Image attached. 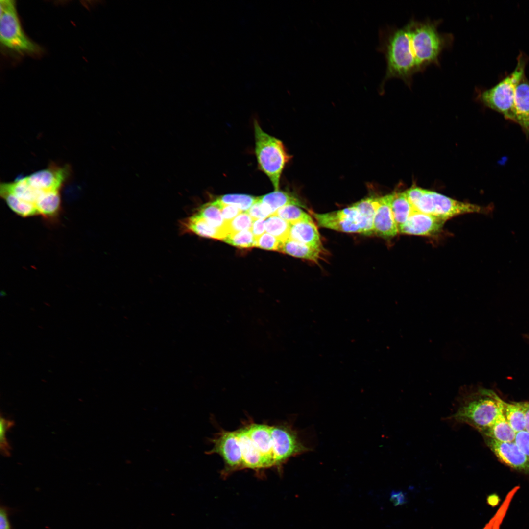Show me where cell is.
<instances>
[{"label":"cell","instance_id":"1","mask_svg":"<svg viewBox=\"0 0 529 529\" xmlns=\"http://www.w3.org/2000/svg\"><path fill=\"white\" fill-rule=\"evenodd\" d=\"M440 20H410L401 27L386 25L379 30L377 50L385 59L386 69L378 90L384 92L385 83L392 78L401 79L409 88L413 76L428 66H439L442 51L451 47L453 36L441 33Z\"/></svg>","mask_w":529,"mask_h":529},{"label":"cell","instance_id":"2","mask_svg":"<svg viewBox=\"0 0 529 529\" xmlns=\"http://www.w3.org/2000/svg\"><path fill=\"white\" fill-rule=\"evenodd\" d=\"M502 411L501 399L493 392L482 390L463 394L456 412L450 418L482 433L494 424Z\"/></svg>","mask_w":529,"mask_h":529},{"label":"cell","instance_id":"3","mask_svg":"<svg viewBox=\"0 0 529 529\" xmlns=\"http://www.w3.org/2000/svg\"><path fill=\"white\" fill-rule=\"evenodd\" d=\"M255 154L258 165L278 191L284 168L290 157L282 142L265 132L257 121H254Z\"/></svg>","mask_w":529,"mask_h":529},{"label":"cell","instance_id":"4","mask_svg":"<svg viewBox=\"0 0 529 529\" xmlns=\"http://www.w3.org/2000/svg\"><path fill=\"white\" fill-rule=\"evenodd\" d=\"M527 59L521 54L513 71L493 87L482 90L478 98L485 106L502 114L510 120L516 87L525 76Z\"/></svg>","mask_w":529,"mask_h":529},{"label":"cell","instance_id":"5","mask_svg":"<svg viewBox=\"0 0 529 529\" xmlns=\"http://www.w3.org/2000/svg\"><path fill=\"white\" fill-rule=\"evenodd\" d=\"M0 40L6 48L20 54L38 55L41 48L24 33L14 0L0 1Z\"/></svg>","mask_w":529,"mask_h":529},{"label":"cell","instance_id":"6","mask_svg":"<svg viewBox=\"0 0 529 529\" xmlns=\"http://www.w3.org/2000/svg\"><path fill=\"white\" fill-rule=\"evenodd\" d=\"M272 449L276 465L281 467L290 457L309 451L297 432L288 425L271 426Z\"/></svg>","mask_w":529,"mask_h":529},{"label":"cell","instance_id":"7","mask_svg":"<svg viewBox=\"0 0 529 529\" xmlns=\"http://www.w3.org/2000/svg\"><path fill=\"white\" fill-rule=\"evenodd\" d=\"M213 447L208 454H217L223 459L225 468L222 475L243 469L242 454L236 431H222L212 439Z\"/></svg>","mask_w":529,"mask_h":529},{"label":"cell","instance_id":"8","mask_svg":"<svg viewBox=\"0 0 529 529\" xmlns=\"http://www.w3.org/2000/svg\"><path fill=\"white\" fill-rule=\"evenodd\" d=\"M432 196L431 215L445 221L462 214L478 213H488L491 207H481L453 199L442 194L431 191Z\"/></svg>","mask_w":529,"mask_h":529},{"label":"cell","instance_id":"9","mask_svg":"<svg viewBox=\"0 0 529 529\" xmlns=\"http://www.w3.org/2000/svg\"><path fill=\"white\" fill-rule=\"evenodd\" d=\"M71 174L69 165L50 164L48 168L24 176L33 188L44 192L60 190Z\"/></svg>","mask_w":529,"mask_h":529},{"label":"cell","instance_id":"10","mask_svg":"<svg viewBox=\"0 0 529 529\" xmlns=\"http://www.w3.org/2000/svg\"><path fill=\"white\" fill-rule=\"evenodd\" d=\"M485 442L501 462L529 474V461L514 441L502 442L485 437Z\"/></svg>","mask_w":529,"mask_h":529},{"label":"cell","instance_id":"11","mask_svg":"<svg viewBox=\"0 0 529 529\" xmlns=\"http://www.w3.org/2000/svg\"><path fill=\"white\" fill-rule=\"evenodd\" d=\"M445 222L434 216L414 211L398 232L407 235L431 236L438 233Z\"/></svg>","mask_w":529,"mask_h":529},{"label":"cell","instance_id":"12","mask_svg":"<svg viewBox=\"0 0 529 529\" xmlns=\"http://www.w3.org/2000/svg\"><path fill=\"white\" fill-rule=\"evenodd\" d=\"M391 198L392 193L378 198L373 224V235L390 238L399 233L391 208Z\"/></svg>","mask_w":529,"mask_h":529},{"label":"cell","instance_id":"13","mask_svg":"<svg viewBox=\"0 0 529 529\" xmlns=\"http://www.w3.org/2000/svg\"><path fill=\"white\" fill-rule=\"evenodd\" d=\"M510 120L519 125L527 135L529 134V81L525 76L516 87Z\"/></svg>","mask_w":529,"mask_h":529},{"label":"cell","instance_id":"14","mask_svg":"<svg viewBox=\"0 0 529 529\" xmlns=\"http://www.w3.org/2000/svg\"><path fill=\"white\" fill-rule=\"evenodd\" d=\"M246 427L249 435L263 457L264 468L276 466L272 449L271 426L253 423Z\"/></svg>","mask_w":529,"mask_h":529},{"label":"cell","instance_id":"15","mask_svg":"<svg viewBox=\"0 0 529 529\" xmlns=\"http://www.w3.org/2000/svg\"><path fill=\"white\" fill-rule=\"evenodd\" d=\"M242 454L243 468L264 469L263 456L248 434L246 427L236 431Z\"/></svg>","mask_w":529,"mask_h":529},{"label":"cell","instance_id":"16","mask_svg":"<svg viewBox=\"0 0 529 529\" xmlns=\"http://www.w3.org/2000/svg\"><path fill=\"white\" fill-rule=\"evenodd\" d=\"M318 250L323 251L319 233L313 221L290 223L289 238Z\"/></svg>","mask_w":529,"mask_h":529},{"label":"cell","instance_id":"17","mask_svg":"<svg viewBox=\"0 0 529 529\" xmlns=\"http://www.w3.org/2000/svg\"><path fill=\"white\" fill-rule=\"evenodd\" d=\"M179 227L183 233H193L203 237L223 240L226 236L221 230L209 225L196 213L180 221Z\"/></svg>","mask_w":529,"mask_h":529},{"label":"cell","instance_id":"18","mask_svg":"<svg viewBox=\"0 0 529 529\" xmlns=\"http://www.w3.org/2000/svg\"><path fill=\"white\" fill-rule=\"evenodd\" d=\"M319 226L337 231L361 233L359 225L346 218L339 211L319 214L312 213Z\"/></svg>","mask_w":529,"mask_h":529},{"label":"cell","instance_id":"19","mask_svg":"<svg viewBox=\"0 0 529 529\" xmlns=\"http://www.w3.org/2000/svg\"><path fill=\"white\" fill-rule=\"evenodd\" d=\"M378 205V198L369 197L354 203L353 205L358 212V224L361 233L373 235V224Z\"/></svg>","mask_w":529,"mask_h":529},{"label":"cell","instance_id":"20","mask_svg":"<svg viewBox=\"0 0 529 529\" xmlns=\"http://www.w3.org/2000/svg\"><path fill=\"white\" fill-rule=\"evenodd\" d=\"M60 190L42 192L35 203L38 215L45 218H52L57 216L61 209Z\"/></svg>","mask_w":529,"mask_h":529},{"label":"cell","instance_id":"21","mask_svg":"<svg viewBox=\"0 0 529 529\" xmlns=\"http://www.w3.org/2000/svg\"><path fill=\"white\" fill-rule=\"evenodd\" d=\"M279 251L295 257L316 263L321 258V254L322 252L290 239L283 242Z\"/></svg>","mask_w":529,"mask_h":529},{"label":"cell","instance_id":"22","mask_svg":"<svg viewBox=\"0 0 529 529\" xmlns=\"http://www.w3.org/2000/svg\"><path fill=\"white\" fill-rule=\"evenodd\" d=\"M259 199L268 209L271 215L278 209L287 205H293L305 207V206L295 196L287 192L279 190L259 197Z\"/></svg>","mask_w":529,"mask_h":529},{"label":"cell","instance_id":"23","mask_svg":"<svg viewBox=\"0 0 529 529\" xmlns=\"http://www.w3.org/2000/svg\"><path fill=\"white\" fill-rule=\"evenodd\" d=\"M391 208L398 229L406 223L414 211L405 192L392 193Z\"/></svg>","mask_w":529,"mask_h":529},{"label":"cell","instance_id":"24","mask_svg":"<svg viewBox=\"0 0 529 529\" xmlns=\"http://www.w3.org/2000/svg\"><path fill=\"white\" fill-rule=\"evenodd\" d=\"M482 433L485 437L499 441L514 442L516 433L508 423L502 411L494 424Z\"/></svg>","mask_w":529,"mask_h":529},{"label":"cell","instance_id":"25","mask_svg":"<svg viewBox=\"0 0 529 529\" xmlns=\"http://www.w3.org/2000/svg\"><path fill=\"white\" fill-rule=\"evenodd\" d=\"M502 411L508 423L516 433L525 430L524 412L518 404L508 403L501 399Z\"/></svg>","mask_w":529,"mask_h":529},{"label":"cell","instance_id":"26","mask_svg":"<svg viewBox=\"0 0 529 529\" xmlns=\"http://www.w3.org/2000/svg\"><path fill=\"white\" fill-rule=\"evenodd\" d=\"M211 226L224 231L226 223L222 217L220 209L213 201L206 203L200 206L196 212Z\"/></svg>","mask_w":529,"mask_h":529},{"label":"cell","instance_id":"27","mask_svg":"<svg viewBox=\"0 0 529 529\" xmlns=\"http://www.w3.org/2000/svg\"><path fill=\"white\" fill-rule=\"evenodd\" d=\"M259 197L244 194H227L220 196L213 201L220 209L223 205L237 206L242 212H246L258 200Z\"/></svg>","mask_w":529,"mask_h":529},{"label":"cell","instance_id":"28","mask_svg":"<svg viewBox=\"0 0 529 529\" xmlns=\"http://www.w3.org/2000/svg\"><path fill=\"white\" fill-rule=\"evenodd\" d=\"M1 197L8 207L17 215L25 217L37 215L35 206L21 200L13 194L7 192H0Z\"/></svg>","mask_w":529,"mask_h":529},{"label":"cell","instance_id":"29","mask_svg":"<svg viewBox=\"0 0 529 529\" xmlns=\"http://www.w3.org/2000/svg\"><path fill=\"white\" fill-rule=\"evenodd\" d=\"M290 223L275 215H271L265 219L266 232L282 242L289 238Z\"/></svg>","mask_w":529,"mask_h":529},{"label":"cell","instance_id":"30","mask_svg":"<svg viewBox=\"0 0 529 529\" xmlns=\"http://www.w3.org/2000/svg\"><path fill=\"white\" fill-rule=\"evenodd\" d=\"M272 215L277 216L290 223L313 221L312 217L297 206L289 205L278 209Z\"/></svg>","mask_w":529,"mask_h":529},{"label":"cell","instance_id":"31","mask_svg":"<svg viewBox=\"0 0 529 529\" xmlns=\"http://www.w3.org/2000/svg\"><path fill=\"white\" fill-rule=\"evenodd\" d=\"M222 240L234 246L247 248L255 246L256 239L250 230L229 234Z\"/></svg>","mask_w":529,"mask_h":529},{"label":"cell","instance_id":"32","mask_svg":"<svg viewBox=\"0 0 529 529\" xmlns=\"http://www.w3.org/2000/svg\"><path fill=\"white\" fill-rule=\"evenodd\" d=\"M253 221V219L246 213H240L232 220L226 223L225 230L227 235L244 230H250Z\"/></svg>","mask_w":529,"mask_h":529},{"label":"cell","instance_id":"33","mask_svg":"<svg viewBox=\"0 0 529 529\" xmlns=\"http://www.w3.org/2000/svg\"><path fill=\"white\" fill-rule=\"evenodd\" d=\"M14 425L13 420H9L2 415L0 419V450L1 453L4 456H10L11 447L9 444L6 437V432Z\"/></svg>","mask_w":529,"mask_h":529},{"label":"cell","instance_id":"34","mask_svg":"<svg viewBox=\"0 0 529 529\" xmlns=\"http://www.w3.org/2000/svg\"><path fill=\"white\" fill-rule=\"evenodd\" d=\"M283 242L267 233L256 239L255 247L268 250L279 251Z\"/></svg>","mask_w":529,"mask_h":529},{"label":"cell","instance_id":"35","mask_svg":"<svg viewBox=\"0 0 529 529\" xmlns=\"http://www.w3.org/2000/svg\"><path fill=\"white\" fill-rule=\"evenodd\" d=\"M245 213L254 220L265 219L271 215L266 206L258 200Z\"/></svg>","mask_w":529,"mask_h":529},{"label":"cell","instance_id":"36","mask_svg":"<svg viewBox=\"0 0 529 529\" xmlns=\"http://www.w3.org/2000/svg\"><path fill=\"white\" fill-rule=\"evenodd\" d=\"M514 442L529 461V433L526 430L516 433Z\"/></svg>","mask_w":529,"mask_h":529},{"label":"cell","instance_id":"37","mask_svg":"<svg viewBox=\"0 0 529 529\" xmlns=\"http://www.w3.org/2000/svg\"><path fill=\"white\" fill-rule=\"evenodd\" d=\"M221 213L225 223L232 220L242 211L237 206L227 205L222 206L221 208Z\"/></svg>","mask_w":529,"mask_h":529},{"label":"cell","instance_id":"38","mask_svg":"<svg viewBox=\"0 0 529 529\" xmlns=\"http://www.w3.org/2000/svg\"><path fill=\"white\" fill-rule=\"evenodd\" d=\"M424 191V189L417 187H414L409 188L405 192L409 201L412 206L413 208L414 205L422 195Z\"/></svg>","mask_w":529,"mask_h":529},{"label":"cell","instance_id":"39","mask_svg":"<svg viewBox=\"0 0 529 529\" xmlns=\"http://www.w3.org/2000/svg\"><path fill=\"white\" fill-rule=\"evenodd\" d=\"M265 219H260L253 220L250 230L253 234L255 239L264 233V232L265 230Z\"/></svg>","mask_w":529,"mask_h":529},{"label":"cell","instance_id":"40","mask_svg":"<svg viewBox=\"0 0 529 529\" xmlns=\"http://www.w3.org/2000/svg\"><path fill=\"white\" fill-rule=\"evenodd\" d=\"M390 501L393 505H403L407 502L406 494L402 491H392L390 493Z\"/></svg>","mask_w":529,"mask_h":529},{"label":"cell","instance_id":"41","mask_svg":"<svg viewBox=\"0 0 529 529\" xmlns=\"http://www.w3.org/2000/svg\"><path fill=\"white\" fill-rule=\"evenodd\" d=\"M0 529H11L8 518V509L2 505L0 508Z\"/></svg>","mask_w":529,"mask_h":529},{"label":"cell","instance_id":"42","mask_svg":"<svg viewBox=\"0 0 529 529\" xmlns=\"http://www.w3.org/2000/svg\"><path fill=\"white\" fill-rule=\"evenodd\" d=\"M518 404L522 408L525 415V430L529 433V402H518Z\"/></svg>","mask_w":529,"mask_h":529},{"label":"cell","instance_id":"43","mask_svg":"<svg viewBox=\"0 0 529 529\" xmlns=\"http://www.w3.org/2000/svg\"><path fill=\"white\" fill-rule=\"evenodd\" d=\"M501 500L498 494L492 493L488 495L486 498L487 504L491 507H494L498 506Z\"/></svg>","mask_w":529,"mask_h":529}]
</instances>
